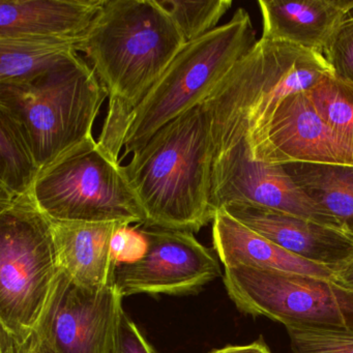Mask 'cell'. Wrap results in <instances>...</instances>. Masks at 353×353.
<instances>
[{"label":"cell","instance_id":"6da1fadb","mask_svg":"<svg viewBox=\"0 0 353 353\" xmlns=\"http://www.w3.org/2000/svg\"><path fill=\"white\" fill-rule=\"evenodd\" d=\"M158 0H105L83 52L109 96L99 141L119 158L130 115L185 46Z\"/></svg>","mask_w":353,"mask_h":353},{"label":"cell","instance_id":"7a4b0ae2","mask_svg":"<svg viewBox=\"0 0 353 353\" xmlns=\"http://www.w3.org/2000/svg\"><path fill=\"white\" fill-rule=\"evenodd\" d=\"M212 152L201 105L161 128L123 166L146 224L195 233L212 222Z\"/></svg>","mask_w":353,"mask_h":353},{"label":"cell","instance_id":"3957f363","mask_svg":"<svg viewBox=\"0 0 353 353\" xmlns=\"http://www.w3.org/2000/svg\"><path fill=\"white\" fill-rule=\"evenodd\" d=\"M332 69L323 55L260 39L201 104L212 159L249 142L270 123L283 99L311 90Z\"/></svg>","mask_w":353,"mask_h":353},{"label":"cell","instance_id":"277c9868","mask_svg":"<svg viewBox=\"0 0 353 353\" xmlns=\"http://www.w3.org/2000/svg\"><path fill=\"white\" fill-rule=\"evenodd\" d=\"M107 98L106 88L80 55L30 81L0 84V110L23 130L41 174L97 145L92 130Z\"/></svg>","mask_w":353,"mask_h":353},{"label":"cell","instance_id":"5b68a950","mask_svg":"<svg viewBox=\"0 0 353 353\" xmlns=\"http://www.w3.org/2000/svg\"><path fill=\"white\" fill-rule=\"evenodd\" d=\"M257 42L250 14L241 8L227 23L187 43L130 115L123 158L145 145L161 128L201 105Z\"/></svg>","mask_w":353,"mask_h":353},{"label":"cell","instance_id":"8992f818","mask_svg":"<svg viewBox=\"0 0 353 353\" xmlns=\"http://www.w3.org/2000/svg\"><path fill=\"white\" fill-rule=\"evenodd\" d=\"M61 272L52 222L32 192L0 203V327L30 338Z\"/></svg>","mask_w":353,"mask_h":353},{"label":"cell","instance_id":"52a82bcc","mask_svg":"<svg viewBox=\"0 0 353 353\" xmlns=\"http://www.w3.org/2000/svg\"><path fill=\"white\" fill-rule=\"evenodd\" d=\"M32 194L53 221L146 224L119 159L100 142L43 172Z\"/></svg>","mask_w":353,"mask_h":353},{"label":"cell","instance_id":"ba28073f","mask_svg":"<svg viewBox=\"0 0 353 353\" xmlns=\"http://www.w3.org/2000/svg\"><path fill=\"white\" fill-rule=\"evenodd\" d=\"M239 311L286 327L353 330V291L334 279L236 266L223 278Z\"/></svg>","mask_w":353,"mask_h":353},{"label":"cell","instance_id":"9c48e42d","mask_svg":"<svg viewBox=\"0 0 353 353\" xmlns=\"http://www.w3.org/2000/svg\"><path fill=\"white\" fill-rule=\"evenodd\" d=\"M123 296L114 283L90 288L61 270L34 334L44 353H110Z\"/></svg>","mask_w":353,"mask_h":353},{"label":"cell","instance_id":"30bf717a","mask_svg":"<svg viewBox=\"0 0 353 353\" xmlns=\"http://www.w3.org/2000/svg\"><path fill=\"white\" fill-rule=\"evenodd\" d=\"M140 231L146 241L144 255L115 266L113 283L121 296L190 294L222 274L212 250L193 233L148 226Z\"/></svg>","mask_w":353,"mask_h":353},{"label":"cell","instance_id":"8fae6325","mask_svg":"<svg viewBox=\"0 0 353 353\" xmlns=\"http://www.w3.org/2000/svg\"><path fill=\"white\" fill-rule=\"evenodd\" d=\"M247 141L212 159L210 204L214 214L231 203L247 202L340 228L334 216L309 197L284 165L252 160Z\"/></svg>","mask_w":353,"mask_h":353},{"label":"cell","instance_id":"7c38bea8","mask_svg":"<svg viewBox=\"0 0 353 353\" xmlns=\"http://www.w3.org/2000/svg\"><path fill=\"white\" fill-rule=\"evenodd\" d=\"M247 143L252 160L266 164L353 167V144L320 117L305 92L283 99Z\"/></svg>","mask_w":353,"mask_h":353},{"label":"cell","instance_id":"4fadbf2b","mask_svg":"<svg viewBox=\"0 0 353 353\" xmlns=\"http://www.w3.org/2000/svg\"><path fill=\"white\" fill-rule=\"evenodd\" d=\"M222 210L279 247L334 274L353 257V237L342 229L247 202Z\"/></svg>","mask_w":353,"mask_h":353},{"label":"cell","instance_id":"5bb4252c","mask_svg":"<svg viewBox=\"0 0 353 353\" xmlns=\"http://www.w3.org/2000/svg\"><path fill=\"white\" fill-rule=\"evenodd\" d=\"M262 40L288 43L323 55L353 0H259Z\"/></svg>","mask_w":353,"mask_h":353},{"label":"cell","instance_id":"9a60e30c","mask_svg":"<svg viewBox=\"0 0 353 353\" xmlns=\"http://www.w3.org/2000/svg\"><path fill=\"white\" fill-rule=\"evenodd\" d=\"M105 0H0V38L84 36Z\"/></svg>","mask_w":353,"mask_h":353},{"label":"cell","instance_id":"2e32d148","mask_svg":"<svg viewBox=\"0 0 353 353\" xmlns=\"http://www.w3.org/2000/svg\"><path fill=\"white\" fill-rule=\"evenodd\" d=\"M51 222L61 270L78 284L90 288H102L113 283L117 265L112 257V239L125 223Z\"/></svg>","mask_w":353,"mask_h":353},{"label":"cell","instance_id":"e0dca14e","mask_svg":"<svg viewBox=\"0 0 353 353\" xmlns=\"http://www.w3.org/2000/svg\"><path fill=\"white\" fill-rule=\"evenodd\" d=\"M214 249L225 268L248 266L334 279L330 268L293 255L220 210L212 221Z\"/></svg>","mask_w":353,"mask_h":353},{"label":"cell","instance_id":"ac0fdd59","mask_svg":"<svg viewBox=\"0 0 353 353\" xmlns=\"http://www.w3.org/2000/svg\"><path fill=\"white\" fill-rule=\"evenodd\" d=\"M77 38H0V84L30 81L83 52Z\"/></svg>","mask_w":353,"mask_h":353},{"label":"cell","instance_id":"d6986e66","mask_svg":"<svg viewBox=\"0 0 353 353\" xmlns=\"http://www.w3.org/2000/svg\"><path fill=\"white\" fill-rule=\"evenodd\" d=\"M284 167L303 191L353 237V167L315 164Z\"/></svg>","mask_w":353,"mask_h":353},{"label":"cell","instance_id":"ffe728a7","mask_svg":"<svg viewBox=\"0 0 353 353\" xmlns=\"http://www.w3.org/2000/svg\"><path fill=\"white\" fill-rule=\"evenodd\" d=\"M41 170L18 121L0 110V203L30 193Z\"/></svg>","mask_w":353,"mask_h":353},{"label":"cell","instance_id":"44dd1931","mask_svg":"<svg viewBox=\"0 0 353 353\" xmlns=\"http://www.w3.org/2000/svg\"><path fill=\"white\" fill-rule=\"evenodd\" d=\"M305 94L320 117L353 144V84L328 73Z\"/></svg>","mask_w":353,"mask_h":353},{"label":"cell","instance_id":"7402d4cb","mask_svg":"<svg viewBox=\"0 0 353 353\" xmlns=\"http://www.w3.org/2000/svg\"><path fill=\"white\" fill-rule=\"evenodd\" d=\"M170 14L185 42L197 40L218 28L231 9V0H158Z\"/></svg>","mask_w":353,"mask_h":353},{"label":"cell","instance_id":"603a6c76","mask_svg":"<svg viewBox=\"0 0 353 353\" xmlns=\"http://www.w3.org/2000/svg\"><path fill=\"white\" fill-rule=\"evenodd\" d=\"M286 330L293 353H353L352 330Z\"/></svg>","mask_w":353,"mask_h":353},{"label":"cell","instance_id":"cb8c5ba5","mask_svg":"<svg viewBox=\"0 0 353 353\" xmlns=\"http://www.w3.org/2000/svg\"><path fill=\"white\" fill-rule=\"evenodd\" d=\"M323 57L334 75L353 84V12L328 43Z\"/></svg>","mask_w":353,"mask_h":353},{"label":"cell","instance_id":"d4e9b609","mask_svg":"<svg viewBox=\"0 0 353 353\" xmlns=\"http://www.w3.org/2000/svg\"><path fill=\"white\" fill-rule=\"evenodd\" d=\"M110 353H158L123 309L119 313Z\"/></svg>","mask_w":353,"mask_h":353},{"label":"cell","instance_id":"484cf974","mask_svg":"<svg viewBox=\"0 0 353 353\" xmlns=\"http://www.w3.org/2000/svg\"><path fill=\"white\" fill-rule=\"evenodd\" d=\"M146 251V241L141 231L123 224L115 231L112 239V257L115 265L132 263L141 258Z\"/></svg>","mask_w":353,"mask_h":353},{"label":"cell","instance_id":"4316f807","mask_svg":"<svg viewBox=\"0 0 353 353\" xmlns=\"http://www.w3.org/2000/svg\"><path fill=\"white\" fill-rule=\"evenodd\" d=\"M37 345L34 332L26 340H20L0 327V353H34Z\"/></svg>","mask_w":353,"mask_h":353},{"label":"cell","instance_id":"83f0119b","mask_svg":"<svg viewBox=\"0 0 353 353\" xmlns=\"http://www.w3.org/2000/svg\"><path fill=\"white\" fill-rule=\"evenodd\" d=\"M210 353H272L263 338L260 336L255 342L241 346H227L225 348L216 349Z\"/></svg>","mask_w":353,"mask_h":353},{"label":"cell","instance_id":"f1b7e54d","mask_svg":"<svg viewBox=\"0 0 353 353\" xmlns=\"http://www.w3.org/2000/svg\"><path fill=\"white\" fill-rule=\"evenodd\" d=\"M334 280L341 286L353 291V257L334 272Z\"/></svg>","mask_w":353,"mask_h":353},{"label":"cell","instance_id":"f546056e","mask_svg":"<svg viewBox=\"0 0 353 353\" xmlns=\"http://www.w3.org/2000/svg\"><path fill=\"white\" fill-rule=\"evenodd\" d=\"M34 353H44L42 350H41L40 347H39V343L38 345H37L36 351H34Z\"/></svg>","mask_w":353,"mask_h":353}]
</instances>
